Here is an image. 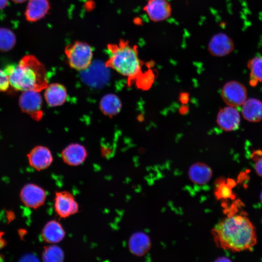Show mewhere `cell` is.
Segmentation results:
<instances>
[{"label":"cell","instance_id":"obj_1","mask_svg":"<svg viewBox=\"0 0 262 262\" xmlns=\"http://www.w3.org/2000/svg\"><path fill=\"white\" fill-rule=\"evenodd\" d=\"M109 57L105 63L106 67L111 68L128 80V85L135 83L142 90L151 86L155 75L151 70H143L145 65L139 57L138 47L131 45L129 41L120 39L117 43L107 45Z\"/></svg>","mask_w":262,"mask_h":262},{"label":"cell","instance_id":"obj_2","mask_svg":"<svg viewBox=\"0 0 262 262\" xmlns=\"http://www.w3.org/2000/svg\"><path fill=\"white\" fill-rule=\"evenodd\" d=\"M217 246L232 251L251 249L257 243L255 227L246 216L228 217L212 230Z\"/></svg>","mask_w":262,"mask_h":262},{"label":"cell","instance_id":"obj_3","mask_svg":"<svg viewBox=\"0 0 262 262\" xmlns=\"http://www.w3.org/2000/svg\"><path fill=\"white\" fill-rule=\"evenodd\" d=\"M4 71L9 84L17 90L39 92L48 85L44 65L32 55L24 56L17 64L7 66Z\"/></svg>","mask_w":262,"mask_h":262},{"label":"cell","instance_id":"obj_4","mask_svg":"<svg viewBox=\"0 0 262 262\" xmlns=\"http://www.w3.org/2000/svg\"><path fill=\"white\" fill-rule=\"evenodd\" d=\"M65 53L69 66L77 70L87 69L93 57L92 47L88 44L79 41L66 46Z\"/></svg>","mask_w":262,"mask_h":262},{"label":"cell","instance_id":"obj_5","mask_svg":"<svg viewBox=\"0 0 262 262\" xmlns=\"http://www.w3.org/2000/svg\"><path fill=\"white\" fill-rule=\"evenodd\" d=\"M42 98L38 92L24 91L19 98V105L22 112L33 119L39 121L43 116Z\"/></svg>","mask_w":262,"mask_h":262},{"label":"cell","instance_id":"obj_6","mask_svg":"<svg viewBox=\"0 0 262 262\" xmlns=\"http://www.w3.org/2000/svg\"><path fill=\"white\" fill-rule=\"evenodd\" d=\"M54 208L57 215L61 218H66L77 213L79 206L74 196L67 191L55 193Z\"/></svg>","mask_w":262,"mask_h":262},{"label":"cell","instance_id":"obj_7","mask_svg":"<svg viewBox=\"0 0 262 262\" xmlns=\"http://www.w3.org/2000/svg\"><path fill=\"white\" fill-rule=\"evenodd\" d=\"M221 97L228 106L239 107L242 106L247 99V91L241 83L231 81L223 86Z\"/></svg>","mask_w":262,"mask_h":262},{"label":"cell","instance_id":"obj_8","mask_svg":"<svg viewBox=\"0 0 262 262\" xmlns=\"http://www.w3.org/2000/svg\"><path fill=\"white\" fill-rule=\"evenodd\" d=\"M143 10L150 20L157 22L164 21L172 14V7L167 0H148Z\"/></svg>","mask_w":262,"mask_h":262},{"label":"cell","instance_id":"obj_9","mask_svg":"<svg viewBox=\"0 0 262 262\" xmlns=\"http://www.w3.org/2000/svg\"><path fill=\"white\" fill-rule=\"evenodd\" d=\"M47 197L45 191L40 186L28 184L25 185L20 192V198L26 206L37 208L45 203Z\"/></svg>","mask_w":262,"mask_h":262},{"label":"cell","instance_id":"obj_10","mask_svg":"<svg viewBox=\"0 0 262 262\" xmlns=\"http://www.w3.org/2000/svg\"><path fill=\"white\" fill-rule=\"evenodd\" d=\"M234 49L232 39L226 34L219 33L215 34L211 38L208 45V50L213 56H225Z\"/></svg>","mask_w":262,"mask_h":262},{"label":"cell","instance_id":"obj_11","mask_svg":"<svg viewBox=\"0 0 262 262\" xmlns=\"http://www.w3.org/2000/svg\"><path fill=\"white\" fill-rule=\"evenodd\" d=\"M240 121L239 113L235 107L228 106L224 107L217 114V124L224 131H230L238 129Z\"/></svg>","mask_w":262,"mask_h":262},{"label":"cell","instance_id":"obj_12","mask_svg":"<svg viewBox=\"0 0 262 262\" xmlns=\"http://www.w3.org/2000/svg\"><path fill=\"white\" fill-rule=\"evenodd\" d=\"M27 156L30 165L39 171L48 168L53 161L50 151L44 146L34 147Z\"/></svg>","mask_w":262,"mask_h":262},{"label":"cell","instance_id":"obj_13","mask_svg":"<svg viewBox=\"0 0 262 262\" xmlns=\"http://www.w3.org/2000/svg\"><path fill=\"white\" fill-rule=\"evenodd\" d=\"M87 153L85 147L79 144H71L62 152L63 161L70 166H78L85 160Z\"/></svg>","mask_w":262,"mask_h":262},{"label":"cell","instance_id":"obj_14","mask_svg":"<svg viewBox=\"0 0 262 262\" xmlns=\"http://www.w3.org/2000/svg\"><path fill=\"white\" fill-rule=\"evenodd\" d=\"M128 247L130 252L137 256H142L149 250L151 247L150 238L146 233L138 231L130 237Z\"/></svg>","mask_w":262,"mask_h":262},{"label":"cell","instance_id":"obj_15","mask_svg":"<svg viewBox=\"0 0 262 262\" xmlns=\"http://www.w3.org/2000/svg\"><path fill=\"white\" fill-rule=\"evenodd\" d=\"M50 9L49 0H30L25 12L26 20L35 22L44 17Z\"/></svg>","mask_w":262,"mask_h":262},{"label":"cell","instance_id":"obj_16","mask_svg":"<svg viewBox=\"0 0 262 262\" xmlns=\"http://www.w3.org/2000/svg\"><path fill=\"white\" fill-rule=\"evenodd\" d=\"M66 236V231L63 226L57 221H49L42 231L43 240L48 243L54 244L61 242Z\"/></svg>","mask_w":262,"mask_h":262},{"label":"cell","instance_id":"obj_17","mask_svg":"<svg viewBox=\"0 0 262 262\" xmlns=\"http://www.w3.org/2000/svg\"><path fill=\"white\" fill-rule=\"evenodd\" d=\"M44 96L47 103L51 107L62 105L66 100L67 93L63 85L53 83L46 88Z\"/></svg>","mask_w":262,"mask_h":262},{"label":"cell","instance_id":"obj_18","mask_svg":"<svg viewBox=\"0 0 262 262\" xmlns=\"http://www.w3.org/2000/svg\"><path fill=\"white\" fill-rule=\"evenodd\" d=\"M242 106V114L245 119L251 122H257L262 120L261 101L250 98L246 99Z\"/></svg>","mask_w":262,"mask_h":262},{"label":"cell","instance_id":"obj_19","mask_svg":"<svg viewBox=\"0 0 262 262\" xmlns=\"http://www.w3.org/2000/svg\"><path fill=\"white\" fill-rule=\"evenodd\" d=\"M188 174L191 181L196 184L202 185L210 181L213 171L207 164L198 162L190 166Z\"/></svg>","mask_w":262,"mask_h":262},{"label":"cell","instance_id":"obj_20","mask_svg":"<svg viewBox=\"0 0 262 262\" xmlns=\"http://www.w3.org/2000/svg\"><path fill=\"white\" fill-rule=\"evenodd\" d=\"M121 108V103L119 98L114 94L104 96L100 102V108L105 115L113 116L118 114Z\"/></svg>","mask_w":262,"mask_h":262},{"label":"cell","instance_id":"obj_21","mask_svg":"<svg viewBox=\"0 0 262 262\" xmlns=\"http://www.w3.org/2000/svg\"><path fill=\"white\" fill-rule=\"evenodd\" d=\"M247 66L250 70L249 83L255 86L262 82V56H255L249 60Z\"/></svg>","mask_w":262,"mask_h":262},{"label":"cell","instance_id":"obj_22","mask_svg":"<svg viewBox=\"0 0 262 262\" xmlns=\"http://www.w3.org/2000/svg\"><path fill=\"white\" fill-rule=\"evenodd\" d=\"M16 37L10 29L0 27V51L7 52L15 46Z\"/></svg>","mask_w":262,"mask_h":262},{"label":"cell","instance_id":"obj_23","mask_svg":"<svg viewBox=\"0 0 262 262\" xmlns=\"http://www.w3.org/2000/svg\"><path fill=\"white\" fill-rule=\"evenodd\" d=\"M64 251L59 246L52 245L44 247L42 254V259L44 261L61 262L64 261Z\"/></svg>","mask_w":262,"mask_h":262},{"label":"cell","instance_id":"obj_24","mask_svg":"<svg viewBox=\"0 0 262 262\" xmlns=\"http://www.w3.org/2000/svg\"><path fill=\"white\" fill-rule=\"evenodd\" d=\"M251 157L254 162V168L256 173L262 177V151L261 150L254 151Z\"/></svg>","mask_w":262,"mask_h":262},{"label":"cell","instance_id":"obj_25","mask_svg":"<svg viewBox=\"0 0 262 262\" xmlns=\"http://www.w3.org/2000/svg\"><path fill=\"white\" fill-rule=\"evenodd\" d=\"M8 77L4 71L0 69V91H6L9 88Z\"/></svg>","mask_w":262,"mask_h":262},{"label":"cell","instance_id":"obj_26","mask_svg":"<svg viewBox=\"0 0 262 262\" xmlns=\"http://www.w3.org/2000/svg\"><path fill=\"white\" fill-rule=\"evenodd\" d=\"M3 234V233L1 231H0V250L5 246L6 244V242L2 237Z\"/></svg>","mask_w":262,"mask_h":262},{"label":"cell","instance_id":"obj_27","mask_svg":"<svg viewBox=\"0 0 262 262\" xmlns=\"http://www.w3.org/2000/svg\"><path fill=\"white\" fill-rule=\"evenodd\" d=\"M8 0H0V10L5 8L8 5Z\"/></svg>","mask_w":262,"mask_h":262},{"label":"cell","instance_id":"obj_28","mask_svg":"<svg viewBox=\"0 0 262 262\" xmlns=\"http://www.w3.org/2000/svg\"><path fill=\"white\" fill-rule=\"evenodd\" d=\"M16 3H22L26 1L27 0H12Z\"/></svg>","mask_w":262,"mask_h":262},{"label":"cell","instance_id":"obj_29","mask_svg":"<svg viewBox=\"0 0 262 262\" xmlns=\"http://www.w3.org/2000/svg\"><path fill=\"white\" fill-rule=\"evenodd\" d=\"M260 199H261V202H262V191L261 193V194H260Z\"/></svg>","mask_w":262,"mask_h":262}]
</instances>
